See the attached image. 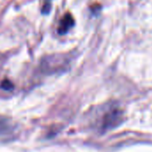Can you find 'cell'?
Here are the masks:
<instances>
[{
  "instance_id": "cell-1",
  "label": "cell",
  "mask_w": 152,
  "mask_h": 152,
  "mask_svg": "<svg viewBox=\"0 0 152 152\" xmlns=\"http://www.w3.org/2000/svg\"><path fill=\"white\" fill-rule=\"evenodd\" d=\"M121 119H122L121 111H119L118 110H112L105 116L102 126L104 129H111L117 126L118 124L121 122Z\"/></svg>"
},
{
  "instance_id": "cell-2",
  "label": "cell",
  "mask_w": 152,
  "mask_h": 152,
  "mask_svg": "<svg viewBox=\"0 0 152 152\" xmlns=\"http://www.w3.org/2000/svg\"><path fill=\"white\" fill-rule=\"evenodd\" d=\"M74 25V19L70 14H66L62 20H61V23L59 25L58 31L61 35L66 34Z\"/></svg>"
},
{
  "instance_id": "cell-3",
  "label": "cell",
  "mask_w": 152,
  "mask_h": 152,
  "mask_svg": "<svg viewBox=\"0 0 152 152\" xmlns=\"http://www.w3.org/2000/svg\"><path fill=\"white\" fill-rule=\"evenodd\" d=\"M10 129V124L5 118H0V134H3L4 133H7Z\"/></svg>"
}]
</instances>
